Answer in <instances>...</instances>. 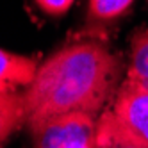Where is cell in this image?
Returning <instances> with one entry per match:
<instances>
[{
	"mask_svg": "<svg viewBox=\"0 0 148 148\" xmlns=\"http://www.w3.org/2000/svg\"><path fill=\"white\" fill-rule=\"evenodd\" d=\"M121 57L100 38H86L59 48L36 70L23 88L25 123L32 127L52 116L88 112L98 116L118 91Z\"/></svg>",
	"mask_w": 148,
	"mask_h": 148,
	"instance_id": "obj_1",
	"label": "cell"
},
{
	"mask_svg": "<svg viewBox=\"0 0 148 148\" xmlns=\"http://www.w3.org/2000/svg\"><path fill=\"white\" fill-rule=\"evenodd\" d=\"M97 120L88 112H70L43 120L29 130L34 148H93Z\"/></svg>",
	"mask_w": 148,
	"mask_h": 148,
	"instance_id": "obj_2",
	"label": "cell"
},
{
	"mask_svg": "<svg viewBox=\"0 0 148 148\" xmlns=\"http://www.w3.org/2000/svg\"><path fill=\"white\" fill-rule=\"evenodd\" d=\"M109 107L112 112L134 130L148 141V88L134 79L125 77L120 84L114 98Z\"/></svg>",
	"mask_w": 148,
	"mask_h": 148,
	"instance_id": "obj_3",
	"label": "cell"
},
{
	"mask_svg": "<svg viewBox=\"0 0 148 148\" xmlns=\"http://www.w3.org/2000/svg\"><path fill=\"white\" fill-rule=\"evenodd\" d=\"M93 148H148V141L130 130L107 107L97 120Z\"/></svg>",
	"mask_w": 148,
	"mask_h": 148,
	"instance_id": "obj_4",
	"label": "cell"
},
{
	"mask_svg": "<svg viewBox=\"0 0 148 148\" xmlns=\"http://www.w3.org/2000/svg\"><path fill=\"white\" fill-rule=\"evenodd\" d=\"M38 62L32 57L0 48V93L18 91L34 79Z\"/></svg>",
	"mask_w": 148,
	"mask_h": 148,
	"instance_id": "obj_5",
	"label": "cell"
},
{
	"mask_svg": "<svg viewBox=\"0 0 148 148\" xmlns=\"http://www.w3.org/2000/svg\"><path fill=\"white\" fill-rule=\"evenodd\" d=\"M127 77L148 88V27H139L129 39V64Z\"/></svg>",
	"mask_w": 148,
	"mask_h": 148,
	"instance_id": "obj_6",
	"label": "cell"
},
{
	"mask_svg": "<svg viewBox=\"0 0 148 148\" xmlns=\"http://www.w3.org/2000/svg\"><path fill=\"white\" fill-rule=\"evenodd\" d=\"M22 123H25V105L22 91L0 93V145Z\"/></svg>",
	"mask_w": 148,
	"mask_h": 148,
	"instance_id": "obj_7",
	"label": "cell"
},
{
	"mask_svg": "<svg viewBox=\"0 0 148 148\" xmlns=\"http://www.w3.org/2000/svg\"><path fill=\"white\" fill-rule=\"evenodd\" d=\"M134 0H89L88 2V23L107 25L121 18L130 9Z\"/></svg>",
	"mask_w": 148,
	"mask_h": 148,
	"instance_id": "obj_8",
	"label": "cell"
},
{
	"mask_svg": "<svg viewBox=\"0 0 148 148\" xmlns=\"http://www.w3.org/2000/svg\"><path fill=\"white\" fill-rule=\"evenodd\" d=\"M34 2L45 14L59 18L70 11V7L73 5L75 0H34Z\"/></svg>",
	"mask_w": 148,
	"mask_h": 148,
	"instance_id": "obj_9",
	"label": "cell"
}]
</instances>
